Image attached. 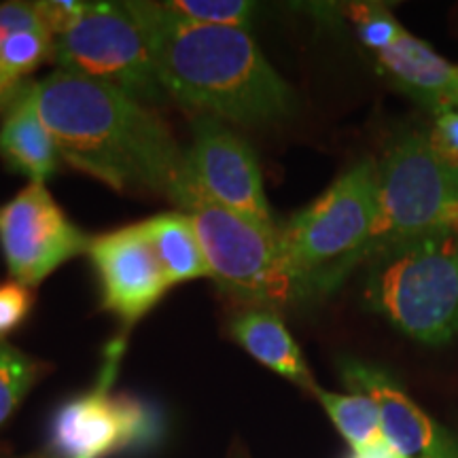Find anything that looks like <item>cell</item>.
I'll list each match as a JSON object with an SVG mask.
<instances>
[{
	"mask_svg": "<svg viewBox=\"0 0 458 458\" xmlns=\"http://www.w3.org/2000/svg\"><path fill=\"white\" fill-rule=\"evenodd\" d=\"M60 157L117 191L145 189L187 210L199 193L182 151L147 105L111 85L60 71L32 83Z\"/></svg>",
	"mask_w": 458,
	"mask_h": 458,
	"instance_id": "obj_1",
	"label": "cell"
},
{
	"mask_svg": "<svg viewBox=\"0 0 458 458\" xmlns=\"http://www.w3.org/2000/svg\"><path fill=\"white\" fill-rule=\"evenodd\" d=\"M145 34L168 98L244 125L274 123L293 108V94L242 28L182 20L164 3H123Z\"/></svg>",
	"mask_w": 458,
	"mask_h": 458,
	"instance_id": "obj_2",
	"label": "cell"
},
{
	"mask_svg": "<svg viewBox=\"0 0 458 458\" xmlns=\"http://www.w3.org/2000/svg\"><path fill=\"white\" fill-rule=\"evenodd\" d=\"M377 216V164L363 159L280 227L301 297L335 289L360 263Z\"/></svg>",
	"mask_w": 458,
	"mask_h": 458,
	"instance_id": "obj_3",
	"label": "cell"
},
{
	"mask_svg": "<svg viewBox=\"0 0 458 458\" xmlns=\"http://www.w3.org/2000/svg\"><path fill=\"white\" fill-rule=\"evenodd\" d=\"M365 301L405 335L445 344L458 335V232H435L369 261Z\"/></svg>",
	"mask_w": 458,
	"mask_h": 458,
	"instance_id": "obj_4",
	"label": "cell"
},
{
	"mask_svg": "<svg viewBox=\"0 0 458 458\" xmlns=\"http://www.w3.org/2000/svg\"><path fill=\"white\" fill-rule=\"evenodd\" d=\"M435 232H458V165L410 134L377 164V216L360 263Z\"/></svg>",
	"mask_w": 458,
	"mask_h": 458,
	"instance_id": "obj_5",
	"label": "cell"
},
{
	"mask_svg": "<svg viewBox=\"0 0 458 458\" xmlns=\"http://www.w3.org/2000/svg\"><path fill=\"white\" fill-rule=\"evenodd\" d=\"M191 216L213 280L250 308L301 300L286 261L280 227L272 229L233 213L204 193L185 210Z\"/></svg>",
	"mask_w": 458,
	"mask_h": 458,
	"instance_id": "obj_6",
	"label": "cell"
},
{
	"mask_svg": "<svg viewBox=\"0 0 458 458\" xmlns=\"http://www.w3.org/2000/svg\"><path fill=\"white\" fill-rule=\"evenodd\" d=\"M125 340L106 346L98 382L60 405L51 418L47 458H108L117 452L147 450L164 435L162 414L147 401L113 393Z\"/></svg>",
	"mask_w": 458,
	"mask_h": 458,
	"instance_id": "obj_7",
	"label": "cell"
},
{
	"mask_svg": "<svg viewBox=\"0 0 458 458\" xmlns=\"http://www.w3.org/2000/svg\"><path fill=\"white\" fill-rule=\"evenodd\" d=\"M60 71L111 85L142 105L168 98L140 26L122 4L88 3L81 20L54 38Z\"/></svg>",
	"mask_w": 458,
	"mask_h": 458,
	"instance_id": "obj_8",
	"label": "cell"
},
{
	"mask_svg": "<svg viewBox=\"0 0 458 458\" xmlns=\"http://www.w3.org/2000/svg\"><path fill=\"white\" fill-rule=\"evenodd\" d=\"M89 244L91 238L68 219L45 185L30 182L0 206V250L11 276L28 289L88 253Z\"/></svg>",
	"mask_w": 458,
	"mask_h": 458,
	"instance_id": "obj_9",
	"label": "cell"
},
{
	"mask_svg": "<svg viewBox=\"0 0 458 458\" xmlns=\"http://www.w3.org/2000/svg\"><path fill=\"white\" fill-rule=\"evenodd\" d=\"M191 131L187 162L199 191L246 219L278 229L263 189L259 164L246 140L213 114L198 113Z\"/></svg>",
	"mask_w": 458,
	"mask_h": 458,
	"instance_id": "obj_10",
	"label": "cell"
},
{
	"mask_svg": "<svg viewBox=\"0 0 458 458\" xmlns=\"http://www.w3.org/2000/svg\"><path fill=\"white\" fill-rule=\"evenodd\" d=\"M88 255L100 278L102 303L125 327L145 317L168 291L170 283L142 223L91 238Z\"/></svg>",
	"mask_w": 458,
	"mask_h": 458,
	"instance_id": "obj_11",
	"label": "cell"
},
{
	"mask_svg": "<svg viewBox=\"0 0 458 458\" xmlns=\"http://www.w3.org/2000/svg\"><path fill=\"white\" fill-rule=\"evenodd\" d=\"M340 374L352 393L377 405L385 439L403 458H458V444L401 388L386 369L359 359H342Z\"/></svg>",
	"mask_w": 458,
	"mask_h": 458,
	"instance_id": "obj_12",
	"label": "cell"
},
{
	"mask_svg": "<svg viewBox=\"0 0 458 458\" xmlns=\"http://www.w3.org/2000/svg\"><path fill=\"white\" fill-rule=\"evenodd\" d=\"M0 157L13 172H20L34 185H45L60 165V151L55 139L32 94V83H28L24 94L15 100L0 125Z\"/></svg>",
	"mask_w": 458,
	"mask_h": 458,
	"instance_id": "obj_13",
	"label": "cell"
},
{
	"mask_svg": "<svg viewBox=\"0 0 458 458\" xmlns=\"http://www.w3.org/2000/svg\"><path fill=\"white\" fill-rule=\"evenodd\" d=\"M229 331L233 340L261 365L314 393L317 385L306 359L276 312L270 308H249L233 317Z\"/></svg>",
	"mask_w": 458,
	"mask_h": 458,
	"instance_id": "obj_14",
	"label": "cell"
},
{
	"mask_svg": "<svg viewBox=\"0 0 458 458\" xmlns=\"http://www.w3.org/2000/svg\"><path fill=\"white\" fill-rule=\"evenodd\" d=\"M377 60L410 89L437 100L439 108L458 106V66H452L410 32L401 34L391 47L377 51Z\"/></svg>",
	"mask_w": 458,
	"mask_h": 458,
	"instance_id": "obj_15",
	"label": "cell"
},
{
	"mask_svg": "<svg viewBox=\"0 0 458 458\" xmlns=\"http://www.w3.org/2000/svg\"><path fill=\"white\" fill-rule=\"evenodd\" d=\"M142 227L170 284L213 278L202 242L187 213H162L142 223Z\"/></svg>",
	"mask_w": 458,
	"mask_h": 458,
	"instance_id": "obj_16",
	"label": "cell"
},
{
	"mask_svg": "<svg viewBox=\"0 0 458 458\" xmlns=\"http://www.w3.org/2000/svg\"><path fill=\"white\" fill-rule=\"evenodd\" d=\"M314 394H317L320 405L327 411L331 422L342 433V437L346 439L352 452L368 450L371 445L385 442L380 411H377V405L368 394H340L323 391L318 386L314 388Z\"/></svg>",
	"mask_w": 458,
	"mask_h": 458,
	"instance_id": "obj_17",
	"label": "cell"
},
{
	"mask_svg": "<svg viewBox=\"0 0 458 458\" xmlns=\"http://www.w3.org/2000/svg\"><path fill=\"white\" fill-rule=\"evenodd\" d=\"M43 363L9 342H0V427L15 414L43 374Z\"/></svg>",
	"mask_w": 458,
	"mask_h": 458,
	"instance_id": "obj_18",
	"label": "cell"
},
{
	"mask_svg": "<svg viewBox=\"0 0 458 458\" xmlns=\"http://www.w3.org/2000/svg\"><path fill=\"white\" fill-rule=\"evenodd\" d=\"M165 9L182 20L204 26L242 28L253 21L255 4L244 0H174L164 3Z\"/></svg>",
	"mask_w": 458,
	"mask_h": 458,
	"instance_id": "obj_19",
	"label": "cell"
},
{
	"mask_svg": "<svg viewBox=\"0 0 458 458\" xmlns=\"http://www.w3.org/2000/svg\"><path fill=\"white\" fill-rule=\"evenodd\" d=\"M49 55L54 57V37L45 28L17 32L0 45V64L24 81Z\"/></svg>",
	"mask_w": 458,
	"mask_h": 458,
	"instance_id": "obj_20",
	"label": "cell"
},
{
	"mask_svg": "<svg viewBox=\"0 0 458 458\" xmlns=\"http://www.w3.org/2000/svg\"><path fill=\"white\" fill-rule=\"evenodd\" d=\"M348 13H351L352 21L359 28L360 41L368 45V47L376 49V54L391 47L401 34L405 32L399 26V21L391 15V11L377 7V4H351Z\"/></svg>",
	"mask_w": 458,
	"mask_h": 458,
	"instance_id": "obj_21",
	"label": "cell"
},
{
	"mask_svg": "<svg viewBox=\"0 0 458 458\" xmlns=\"http://www.w3.org/2000/svg\"><path fill=\"white\" fill-rule=\"evenodd\" d=\"M32 289L17 280L0 283V342L26 323L32 310Z\"/></svg>",
	"mask_w": 458,
	"mask_h": 458,
	"instance_id": "obj_22",
	"label": "cell"
},
{
	"mask_svg": "<svg viewBox=\"0 0 458 458\" xmlns=\"http://www.w3.org/2000/svg\"><path fill=\"white\" fill-rule=\"evenodd\" d=\"M34 9L41 15L43 24L51 32V37H60L81 20L88 9V3H72V0H47V3H34Z\"/></svg>",
	"mask_w": 458,
	"mask_h": 458,
	"instance_id": "obj_23",
	"label": "cell"
},
{
	"mask_svg": "<svg viewBox=\"0 0 458 458\" xmlns=\"http://www.w3.org/2000/svg\"><path fill=\"white\" fill-rule=\"evenodd\" d=\"M428 142L444 159L458 165V106L439 108Z\"/></svg>",
	"mask_w": 458,
	"mask_h": 458,
	"instance_id": "obj_24",
	"label": "cell"
},
{
	"mask_svg": "<svg viewBox=\"0 0 458 458\" xmlns=\"http://www.w3.org/2000/svg\"><path fill=\"white\" fill-rule=\"evenodd\" d=\"M45 28L41 15L34 9V3H4L0 4V45L24 30H41ZM47 30V28H45Z\"/></svg>",
	"mask_w": 458,
	"mask_h": 458,
	"instance_id": "obj_25",
	"label": "cell"
},
{
	"mask_svg": "<svg viewBox=\"0 0 458 458\" xmlns=\"http://www.w3.org/2000/svg\"><path fill=\"white\" fill-rule=\"evenodd\" d=\"M28 83L24 79H17L7 68L0 64V111H9L15 100L24 94Z\"/></svg>",
	"mask_w": 458,
	"mask_h": 458,
	"instance_id": "obj_26",
	"label": "cell"
},
{
	"mask_svg": "<svg viewBox=\"0 0 458 458\" xmlns=\"http://www.w3.org/2000/svg\"><path fill=\"white\" fill-rule=\"evenodd\" d=\"M348 458H403V456H401L399 452L394 450L393 445L385 439V442H382V444L371 445V448H368V450L352 452V454L348 456Z\"/></svg>",
	"mask_w": 458,
	"mask_h": 458,
	"instance_id": "obj_27",
	"label": "cell"
},
{
	"mask_svg": "<svg viewBox=\"0 0 458 458\" xmlns=\"http://www.w3.org/2000/svg\"><path fill=\"white\" fill-rule=\"evenodd\" d=\"M24 458H47L45 454H34V456H24Z\"/></svg>",
	"mask_w": 458,
	"mask_h": 458,
	"instance_id": "obj_28",
	"label": "cell"
}]
</instances>
